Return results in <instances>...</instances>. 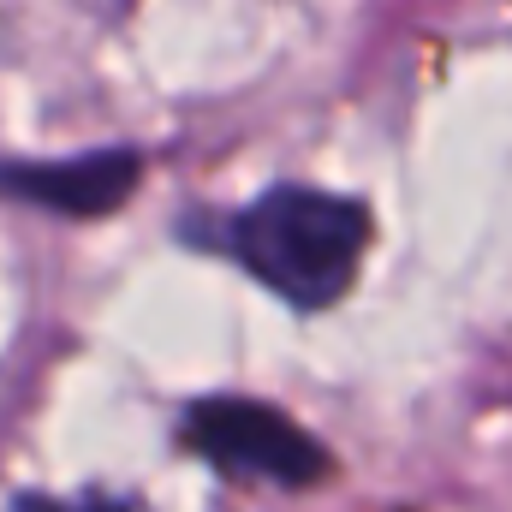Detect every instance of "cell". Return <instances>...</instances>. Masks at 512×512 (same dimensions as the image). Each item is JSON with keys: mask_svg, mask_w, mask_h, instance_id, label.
<instances>
[{"mask_svg": "<svg viewBox=\"0 0 512 512\" xmlns=\"http://www.w3.org/2000/svg\"><path fill=\"white\" fill-rule=\"evenodd\" d=\"M185 239L221 245L245 274L280 292L298 310H328L352 292L370 245V215L358 197H334L316 185H274L227 221H191Z\"/></svg>", "mask_w": 512, "mask_h": 512, "instance_id": "cell-1", "label": "cell"}, {"mask_svg": "<svg viewBox=\"0 0 512 512\" xmlns=\"http://www.w3.org/2000/svg\"><path fill=\"white\" fill-rule=\"evenodd\" d=\"M185 447L209 459L221 477L274 489H310L334 471L322 441L262 399H197L185 411Z\"/></svg>", "mask_w": 512, "mask_h": 512, "instance_id": "cell-2", "label": "cell"}, {"mask_svg": "<svg viewBox=\"0 0 512 512\" xmlns=\"http://www.w3.org/2000/svg\"><path fill=\"white\" fill-rule=\"evenodd\" d=\"M137 185V155H84V161H60V167H0V191L36 197L42 209L60 215H108L114 203H126Z\"/></svg>", "mask_w": 512, "mask_h": 512, "instance_id": "cell-3", "label": "cell"}, {"mask_svg": "<svg viewBox=\"0 0 512 512\" xmlns=\"http://www.w3.org/2000/svg\"><path fill=\"white\" fill-rule=\"evenodd\" d=\"M12 512H137L131 501H48V495H18L12 501Z\"/></svg>", "mask_w": 512, "mask_h": 512, "instance_id": "cell-4", "label": "cell"}]
</instances>
